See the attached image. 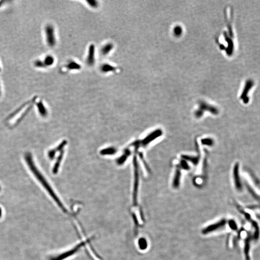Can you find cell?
Masks as SVG:
<instances>
[{
    "label": "cell",
    "instance_id": "cell-1",
    "mask_svg": "<svg viewBox=\"0 0 260 260\" xmlns=\"http://www.w3.org/2000/svg\"><path fill=\"white\" fill-rule=\"evenodd\" d=\"M25 159L26 161V163L28 164V166L30 168V171L32 172V173L35 176L37 179L40 181V183L42 184V185H43V187L47 189L48 192L49 193L50 195H51L52 198L54 200L55 202L57 203V205H59L60 208L62 209L64 213H67L68 212H67V209L65 207V206H64L63 203L60 201L59 199L56 196V195L54 192V191L52 189L51 186H50L48 183L45 180L43 175L41 174L40 171L38 170L35 165L34 164L33 159H32V155L30 153H27L25 155Z\"/></svg>",
    "mask_w": 260,
    "mask_h": 260
},
{
    "label": "cell",
    "instance_id": "cell-2",
    "mask_svg": "<svg viewBox=\"0 0 260 260\" xmlns=\"http://www.w3.org/2000/svg\"><path fill=\"white\" fill-rule=\"evenodd\" d=\"M255 86V82L253 79L248 78L245 81L240 96V99L244 104H247L249 102L250 94Z\"/></svg>",
    "mask_w": 260,
    "mask_h": 260
},
{
    "label": "cell",
    "instance_id": "cell-3",
    "mask_svg": "<svg viewBox=\"0 0 260 260\" xmlns=\"http://www.w3.org/2000/svg\"><path fill=\"white\" fill-rule=\"evenodd\" d=\"M91 240V239H90V238L86 239L85 240L83 241L82 242H80V243L77 245L74 248H72L70 250L65 251L62 254H60L59 255L52 257L49 260H64L65 259H67L68 257H71L72 256L74 255V254H76L80 249L85 246V245L87 244L88 243L90 242Z\"/></svg>",
    "mask_w": 260,
    "mask_h": 260
},
{
    "label": "cell",
    "instance_id": "cell-4",
    "mask_svg": "<svg viewBox=\"0 0 260 260\" xmlns=\"http://www.w3.org/2000/svg\"><path fill=\"white\" fill-rule=\"evenodd\" d=\"M45 40L47 44L50 47H54L56 44V39L55 28L52 24H47L44 29Z\"/></svg>",
    "mask_w": 260,
    "mask_h": 260
},
{
    "label": "cell",
    "instance_id": "cell-5",
    "mask_svg": "<svg viewBox=\"0 0 260 260\" xmlns=\"http://www.w3.org/2000/svg\"><path fill=\"white\" fill-rule=\"evenodd\" d=\"M233 178L236 189L238 190L242 189V184L239 175V165L238 163L235 164L233 169Z\"/></svg>",
    "mask_w": 260,
    "mask_h": 260
},
{
    "label": "cell",
    "instance_id": "cell-6",
    "mask_svg": "<svg viewBox=\"0 0 260 260\" xmlns=\"http://www.w3.org/2000/svg\"><path fill=\"white\" fill-rule=\"evenodd\" d=\"M95 47L93 44H91L89 46L86 57V63L88 66H93L95 64Z\"/></svg>",
    "mask_w": 260,
    "mask_h": 260
},
{
    "label": "cell",
    "instance_id": "cell-7",
    "mask_svg": "<svg viewBox=\"0 0 260 260\" xmlns=\"http://www.w3.org/2000/svg\"><path fill=\"white\" fill-rule=\"evenodd\" d=\"M225 223V222L224 221H221L216 223V224L211 225L207 227V228L203 229L202 233H203V234H206L209 233L211 232H213V231L217 230V229L219 228L221 225H224Z\"/></svg>",
    "mask_w": 260,
    "mask_h": 260
},
{
    "label": "cell",
    "instance_id": "cell-8",
    "mask_svg": "<svg viewBox=\"0 0 260 260\" xmlns=\"http://www.w3.org/2000/svg\"><path fill=\"white\" fill-rule=\"evenodd\" d=\"M65 68L68 71H77L82 68L81 65L75 61L71 60L65 65Z\"/></svg>",
    "mask_w": 260,
    "mask_h": 260
},
{
    "label": "cell",
    "instance_id": "cell-9",
    "mask_svg": "<svg viewBox=\"0 0 260 260\" xmlns=\"http://www.w3.org/2000/svg\"><path fill=\"white\" fill-rule=\"evenodd\" d=\"M162 133V132L161 130H158L155 131L154 132H152L151 135L148 136L147 137V138H146V139H144V144H148L149 143V142H151V141H153V140L155 139L156 138L161 136Z\"/></svg>",
    "mask_w": 260,
    "mask_h": 260
},
{
    "label": "cell",
    "instance_id": "cell-10",
    "mask_svg": "<svg viewBox=\"0 0 260 260\" xmlns=\"http://www.w3.org/2000/svg\"><path fill=\"white\" fill-rule=\"evenodd\" d=\"M114 48V44L112 43H106L103 46L101 49V54L104 56L108 55Z\"/></svg>",
    "mask_w": 260,
    "mask_h": 260
},
{
    "label": "cell",
    "instance_id": "cell-11",
    "mask_svg": "<svg viewBox=\"0 0 260 260\" xmlns=\"http://www.w3.org/2000/svg\"><path fill=\"white\" fill-rule=\"evenodd\" d=\"M100 70L103 73H107L116 71L117 68L109 64H104L101 67Z\"/></svg>",
    "mask_w": 260,
    "mask_h": 260
},
{
    "label": "cell",
    "instance_id": "cell-12",
    "mask_svg": "<svg viewBox=\"0 0 260 260\" xmlns=\"http://www.w3.org/2000/svg\"><path fill=\"white\" fill-rule=\"evenodd\" d=\"M43 61L46 67L52 66L54 64L55 58L52 55H47L45 56L44 59L43 60Z\"/></svg>",
    "mask_w": 260,
    "mask_h": 260
},
{
    "label": "cell",
    "instance_id": "cell-13",
    "mask_svg": "<svg viewBox=\"0 0 260 260\" xmlns=\"http://www.w3.org/2000/svg\"><path fill=\"white\" fill-rule=\"evenodd\" d=\"M181 177V172L179 168L177 169V171L175 173V176H174V180L173 181V186L175 188H177L179 185L180 179Z\"/></svg>",
    "mask_w": 260,
    "mask_h": 260
},
{
    "label": "cell",
    "instance_id": "cell-14",
    "mask_svg": "<svg viewBox=\"0 0 260 260\" xmlns=\"http://www.w3.org/2000/svg\"><path fill=\"white\" fill-rule=\"evenodd\" d=\"M37 107L38 109L39 110V112L42 115H45L47 114V110L43 105V103L42 102L40 101L37 104Z\"/></svg>",
    "mask_w": 260,
    "mask_h": 260
},
{
    "label": "cell",
    "instance_id": "cell-15",
    "mask_svg": "<svg viewBox=\"0 0 260 260\" xmlns=\"http://www.w3.org/2000/svg\"><path fill=\"white\" fill-rule=\"evenodd\" d=\"M139 247L142 250H144L147 247V242L146 239L144 238H141L138 241Z\"/></svg>",
    "mask_w": 260,
    "mask_h": 260
},
{
    "label": "cell",
    "instance_id": "cell-16",
    "mask_svg": "<svg viewBox=\"0 0 260 260\" xmlns=\"http://www.w3.org/2000/svg\"><path fill=\"white\" fill-rule=\"evenodd\" d=\"M34 66L36 67H38V68H43L47 67L45 66V64H44L43 60H36L34 62Z\"/></svg>",
    "mask_w": 260,
    "mask_h": 260
},
{
    "label": "cell",
    "instance_id": "cell-17",
    "mask_svg": "<svg viewBox=\"0 0 260 260\" xmlns=\"http://www.w3.org/2000/svg\"><path fill=\"white\" fill-rule=\"evenodd\" d=\"M86 2L88 4L89 6L92 7V8H96L98 6V2L96 1H94V0H93V1H87Z\"/></svg>",
    "mask_w": 260,
    "mask_h": 260
},
{
    "label": "cell",
    "instance_id": "cell-18",
    "mask_svg": "<svg viewBox=\"0 0 260 260\" xmlns=\"http://www.w3.org/2000/svg\"><path fill=\"white\" fill-rule=\"evenodd\" d=\"M202 144L205 145H207V146H212L213 144V140L210 138H206V139H203L201 141Z\"/></svg>",
    "mask_w": 260,
    "mask_h": 260
},
{
    "label": "cell",
    "instance_id": "cell-19",
    "mask_svg": "<svg viewBox=\"0 0 260 260\" xmlns=\"http://www.w3.org/2000/svg\"><path fill=\"white\" fill-rule=\"evenodd\" d=\"M181 165L183 168L185 169H186V170H188L189 168V166H188V165H187V163H186V162L185 161H182V162L181 163Z\"/></svg>",
    "mask_w": 260,
    "mask_h": 260
},
{
    "label": "cell",
    "instance_id": "cell-20",
    "mask_svg": "<svg viewBox=\"0 0 260 260\" xmlns=\"http://www.w3.org/2000/svg\"><path fill=\"white\" fill-rule=\"evenodd\" d=\"M1 83H0V96H1V95L2 93V89H1Z\"/></svg>",
    "mask_w": 260,
    "mask_h": 260
},
{
    "label": "cell",
    "instance_id": "cell-21",
    "mask_svg": "<svg viewBox=\"0 0 260 260\" xmlns=\"http://www.w3.org/2000/svg\"><path fill=\"white\" fill-rule=\"evenodd\" d=\"M2 213V209H1V208H0V218H1V217Z\"/></svg>",
    "mask_w": 260,
    "mask_h": 260
},
{
    "label": "cell",
    "instance_id": "cell-22",
    "mask_svg": "<svg viewBox=\"0 0 260 260\" xmlns=\"http://www.w3.org/2000/svg\"><path fill=\"white\" fill-rule=\"evenodd\" d=\"M1 71V66H0V72Z\"/></svg>",
    "mask_w": 260,
    "mask_h": 260
},
{
    "label": "cell",
    "instance_id": "cell-23",
    "mask_svg": "<svg viewBox=\"0 0 260 260\" xmlns=\"http://www.w3.org/2000/svg\"><path fill=\"white\" fill-rule=\"evenodd\" d=\"M0 189H1V188H0Z\"/></svg>",
    "mask_w": 260,
    "mask_h": 260
}]
</instances>
